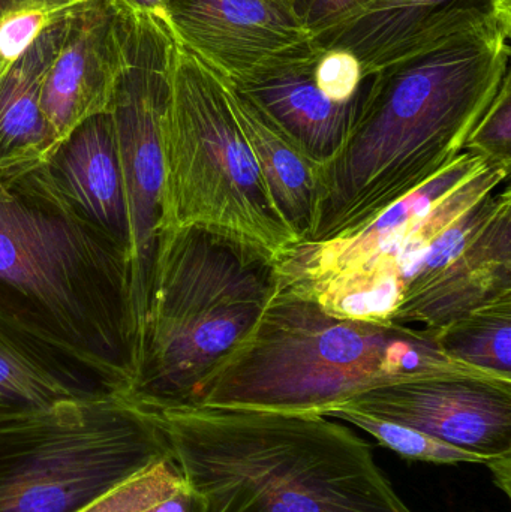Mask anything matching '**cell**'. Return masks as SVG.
<instances>
[{
    "label": "cell",
    "instance_id": "1",
    "mask_svg": "<svg viewBox=\"0 0 511 512\" xmlns=\"http://www.w3.org/2000/svg\"><path fill=\"white\" fill-rule=\"evenodd\" d=\"M510 35L501 18L365 77L344 144L318 168L303 243L351 236L458 159L510 74Z\"/></svg>",
    "mask_w": 511,
    "mask_h": 512
},
{
    "label": "cell",
    "instance_id": "2",
    "mask_svg": "<svg viewBox=\"0 0 511 512\" xmlns=\"http://www.w3.org/2000/svg\"><path fill=\"white\" fill-rule=\"evenodd\" d=\"M155 415L201 512H414L371 444L324 415L212 406Z\"/></svg>",
    "mask_w": 511,
    "mask_h": 512
},
{
    "label": "cell",
    "instance_id": "3",
    "mask_svg": "<svg viewBox=\"0 0 511 512\" xmlns=\"http://www.w3.org/2000/svg\"><path fill=\"white\" fill-rule=\"evenodd\" d=\"M0 316L131 384V259L74 213L41 162L0 170Z\"/></svg>",
    "mask_w": 511,
    "mask_h": 512
},
{
    "label": "cell",
    "instance_id": "4",
    "mask_svg": "<svg viewBox=\"0 0 511 512\" xmlns=\"http://www.w3.org/2000/svg\"><path fill=\"white\" fill-rule=\"evenodd\" d=\"M470 373L485 372L447 357L435 331L338 318L281 280L254 330L210 373L192 406L326 415L381 385Z\"/></svg>",
    "mask_w": 511,
    "mask_h": 512
},
{
    "label": "cell",
    "instance_id": "5",
    "mask_svg": "<svg viewBox=\"0 0 511 512\" xmlns=\"http://www.w3.org/2000/svg\"><path fill=\"white\" fill-rule=\"evenodd\" d=\"M279 285L276 256L243 237L197 225L162 230L126 397L152 412L194 405Z\"/></svg>",
    "mask_w": 511,
    "mask_h": 512
},
{
    "label": "cell",
    "instance_id": "6",
    "mask_svg": "<svg viewBox=\"0 0 511 512\" xmlns=\"http://www.w3.org/2000/svg\"><path fill=\"white\" fill-rule=\"evenodd\" d=\"M162 149L161 231L213 228L243 237L276 258L299 243L270 198L227 86L179 42Z\"/></svg>",
    "mask_w": 511,
    "mask_h": 512
},
{
    "label": "cell",
    "instance_id": "7",
    "mask_svg": "<svg viewBox=\"0 0 511 512\" xmlns=\"http://www.w3.org/2000/svg\"><path fill=\"white\" fill-rule=\"evenodd\" d=\"M167 454L155 412L123 394L9 421L0 426V512H74Z\"/></svg>",
    "mask_w": 511,
    "mask_h": 512
},
{
    "label": "cell",
    "instance_id": "8",
    "mask_svg": "<svg viewBox=\"0 0 511 512\" xmlns=\"http://www.w3.org/2000/svg\"><path fill=\"white\" fill-rule=\"evenodd\" d=\"M122 12V11H120ZM123 14V65L110 111L131 216L132 297L140 331L164 212L162 126L173 89L177 41L165 21Z\"/></svg>",
    "mask_w": 511,
    "mask_h": 512
},
{
    "label": "cell",
    "instance_id": "9",
    "mask_svg": "<svg viewBox=\"0 0 511 512\" xmlns=\"http://www.w3.org/2000/svg\"><path fill=\"white\" fill-rule=\"evenodd\" d=\"M338 408L411 427L488 462L511 456L510 379L425 376L371 388Z\"/></svg>",
    "mask_w": 511,
    "mask_h": 512
},
{
    "label": "cell",
    "instance_id": "10",
    "mask_svg": "<svg viewBox=\"0 0 511 512\" xmlns=\"http://www.w3.org/2000/svg\"><path fill=\"white\" fill-rule=\"evenodd\" d=\"M165 21L182 47L227 80L314 45L290 0H170Z\"/></svg>",
    "mask_w": 511,
    "mask_h": 512
},
{
    "label": "cell",
    "instance_id": "11",
    "mask_svg": "<svg viewBox=\"0 0 511 512\" xmlns=\"http://www.w3.org/2000/svg\"><path fill=\"white\" fill-rule=\"evenodd\" d=\"M123 65V15L111 0H81L42 83L41 105L59 141L83 120L105 113Z\"/></svg>",
    "mask_w": 511,
    "mask_h": 512
},
{
    "label": "cell",
    "instance_id": "12",
    "mask_svg": "<svg viewBox=\"0 0 511 512\" xmlns=\"http://www.w3.org/2000/svg\"><path fill=\"white\" fill-rule=\"evenodd\" d=\"M511 20V0H374L347 23L314 38L323 51H348L362 77L450 36Z\"/></svg>",
    "mask_w": 511,
    "mask_h": 512
},
{
    "label": "cell",
    "instance_id": "13",
    "mask_svg": "<svg viewBox=\"0 0 511 512\" xmlns=\"http://www.w3.org/2000/svg\"><path fill=\"white\" fill-rule=\"evenodd\" d=\"M323 50L317 44L239 78H222L251 99L273 128L318 168L341 149L362 95L333 102L318 89L315 68Z\"/></svg>",
    "mask_w": 511,
    "mask_h": 512
},
{
    "label": "cell",
    "instance_id": "14",
    "mask_svg": "<svg viewBox=\"0 0 511 512\" xmlns=\"http://www.w3.org/2000/svg\"><path fill=\"white\" fill-rule=\"evenodd\" d=\"M41 167L74 213L104 234L132 262L128 195L110 111L75 126Z\"/></svg>",
    "mask_w": 511,
    "mask_h": 512
},
{
    "label": "cell",
    "instance_id": "15",
    "mask_svg": "<svg viewBox=\"0 0 511 512\" xmlns=\"http://www.w3.org/2000/svg\"><path fill=\"white\" fill-rule=\"evenodd\" d=\"M128 382L0 316V426L63 403L123 394Z\"/></svg>",
    "mask_w": 511,
    "mask_h": 512
},
{
    "label": "cell",
    "instance_id": "16",
    "mask_svg": "<svg viewBox=\"0 0 511 512\" xmlns=\"http://www.w3.org/2000/svg\"><path fill=\"white\" fill-rule=\"evenodd\" d=\"M500 301H511V201L428 288L402 301L389 322L437 331Z\"/></svg>",
    "mask_w": 511,
    "mask_h": 512
},
{
    "label": "cell",
    "instance_id": "17",
    "mask_svg": "<svg viewBox=\"0 0 511 512\" xmlns=\"http://www.w3.org/2000/svg\"><path fill=\"white\" fill-rule=\"evenodd\" d=\"M65 18L41 32L0 77V170L44 162L59 144L42 110L41 92Z\"/></svg>",
    "mask_w": 511,
    "mask_h": 512
},
{
    "label": "cell",
    "instance_id": "18",
    "mask_svg": "<svg viewBox=\"0 0 511 512\" xmlns=\"http://www.w3.org/2000/svg\"><path fill=\"white\" fill-rule=\"evenodd\" d=\"M225 86L276 210L297 242H305L317 203V165L294 149L251 99L227 83Z\"/></svg>",
    "mask_w": 511,
    "mask_h": 512
},
{
    "label": "cell",
    "instance_id": "19",
    "mask_svg": "<svg viewBox=\"0 0 511 512\" xmlns=\"http://www.w3.org/2000/svg\"><path fill=\"white\" fill-rule=\"evenodd\" d=\"M456 363L511 381V301L479 307L435 331Z\"/></svg>",
    "mask_w": 511,
    "mask_h": 512
},
{
    "label": "cell",
    "instance_id": "20",
    "mask_svg": "<svg viewBox=\"0 0 511 512\" xmlns=\"http://www.w3.org/2000/svg\"><path fill=\"white\" fill-rule=\"evenodd\" d=\"M74 512H201V505L167 454Z\"/></svg>",
    "mask_w": 511,
    "mask_h": 512
},
{
    "label": "cell",
    "instance_id": "21",
    "mask_svg": "<svg viewBox=\"0 0 511 512\" xmlns=\"http://www.w3.org/2000/svg\"><path fill=\"white\" fill-rule=\"evenodd\" d=\"M324 417L344 421L356 429L371 435L381 447L389 448L398 456L417 462L437 463V465H459L474 463L485 466L488 460L476 454L468 453L461 448L446 444L440 439L432 438L426 433L392 421L381 420L363 412L348 408H336L327 412Z\"/></svg>",
    "mask_w": 511,
    "mask_h": 512
},
{
    "label": "cell",
    "instance_id": "22",
    "mask_svg": "<svg viewBox=\"0 0 511 512\" xmlns=\"http://www.w3.org/2000/svg\"><path fill=\"white\" fill-rule=\"evenodd\" d=\"M71 0H0V77L51 24L68 14Z\"/></svg>",
    "mask_w": 511,
    "mask_h": 512
},
{
    "label": "cell",
    "instance_id": "23",
    "mask_svg": "<svg viewBox=\"0 0 511 512\" xmlns=\"http://www.w3.org/2000/svg\"><path fill=\"white\" fill-rule=\"evenodd\" d=\"M464 150L511 167V74L504 78L500 92Z\"/></svg>",
    "mask_w": 511,
    "mask_h": 512
},
{
    "label": "cell",
    "instance_id": "24",
    "mask_svg": "<svg viewBox=\"0 0 511 512\" xmlns=\"http://www.w3.org/2000/svg\"><path fill=\"white\" fill-rule=\"evenodd\" d=\"M362 80V69L353 54L342 50L323 51L315 68V81L324 96L333 102L350 101Z\"/></svg>",
    "mask_w": 511,
    "mask_h": 512
},
{
    "label": "cell",
    "instance_id": "25",
    "mask_svg": "<svg viewBox=\"0 0 511 512\" xmlns=\"http://www.w3.org/2000/svg\"><path fill=\"white\" fill-rule=\"evenodd\" d=\"M374 0H290L293 11L312 38L347 23Z\"/></svg>",
    "mask_w": 511,
    "mask_h": 512
},
{
    "label": "cell",
    "instance_id": "26",
    "mask_svg": "<svg viewBox=\"0 0 511 512\" xmlns=\"http://www.w3.org/2000/svg\"><path fill=\"white\" fill-rule=\"evenodd\" d=\"M111 2L125 14L147 15V17L165 21V11L170 0H111Z\"/></svg>",
    "mask_w": 511,
    "mask_h": 512
},
{
    "label": "cell",
    "instance_id": "27",
    "mask_svg": "<svg viewBox=\"0 0 511 512\" xmlns=\"http://www.w3.org/2000/svg\"><path fill=\"white\" fill-rule=\"evenodd\" d=\"M485 466L492 472L495 484L510 498L511 456L489 460Z\"/></svg>",
    "mask_w": 511,
    "mask_h": 512
},
{
    "label": "cell",
    "instance_id": "28",
    "mask_svg": "<svg viewBox=\"0 0 511 512\" xmlns=\"http://www.w3.org/2000/svg\"><path fill=\"white\" fill-rule=\"evenodd\" d=\"M71 2H81V0H71Z\"/></svg>",
    "mask_w": 511,
    "mask_h": 512
}]
</instances>
